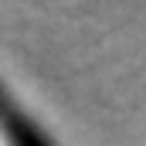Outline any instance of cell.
<instances>
[{"label":"cell","instance_id":"cell-1","mask_svg":"<svg viewBox=\"0 0 146 146\" xmlns=\"http://www.w3.org/2000/svg\"><path fill=\"white\" fill-rule=\"evenodd\" d=\"M0 139L7 146H54L48 133L24 112V106L7 92L3 82H0Z\"/></svg>","mask_w":146,"mask_h":146}]
</instances>
